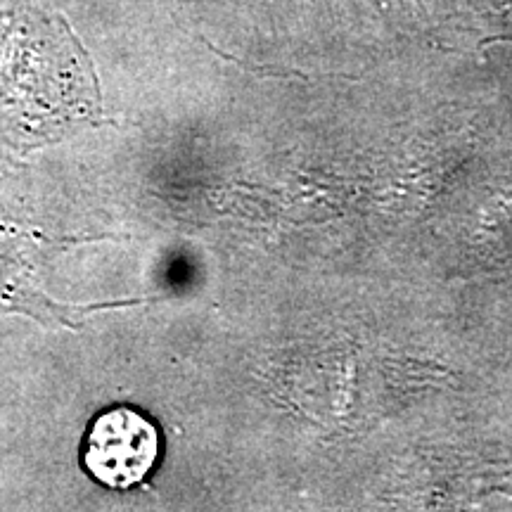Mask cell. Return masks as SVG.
<instances>
[{
    "instance_id": "obj_1",
    "label": "cell",
    "mask_w": 512,
    "mask_h": 512,
    "mask_svg": "<svg viewBox=\"0 0 512 512\" xmlns=\"http://www.w3.org/2000/svg\"><path fill=\"white\" fill-rule=\"evenodd\" d=\"M88 475L110 489H131L150 475L159 458L155 422L136 408L114 406L91 422L81 448Z\"/></svg>"
}]
</instances>
